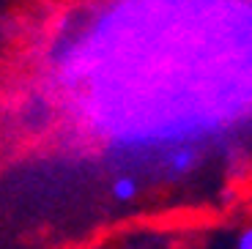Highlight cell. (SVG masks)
Segmentation results:
<instances>
[{
    "label": "cell",
    "instance_id": "cell-2",
    "mask_svg": "<svg viewBox=\"0 0 252 249\" xmlns=\"http://www.w3.org/2000/svg\"><path fill=\"white\" fill-rule=\"evenodd\" d=\"M167 167H170L173 175H187L189 170L195 167V151L192 148H181L167 159Z\"/></svg>",
    "mask_w": 252,
    "mask_h": 249
},
{
    "label": "cell",
    "instance_id": "cell-1",
    "mask_svg": "<svg viewBox=\"0 0 252 249\" xmlns=\"http://www.w3.org/2000/svg\"><path fill=\"white\" fill-rule=\"evenodd\" d=\"M110 194H113L115 203H134L140 194V184L132 175H118V178L110 184Z\"/></svg>",
    "mask_w": 252,
    "mask_h": 249
},
{
    "label": "cell",
    "instance_id": "cell-3",
    "mask_svg": "<svg viewBox=\"0 0 252 249\" xmlns=\"http://www.w3.org/2000/svg\"><path fill=\"white\" fill-rule=\"evenodd\" d=\"M236 249H252V224L239 233V238H236Z\"/></svg>",
    "mask_w": 252,
    "mask_h": 249
}]
</instances>
